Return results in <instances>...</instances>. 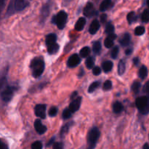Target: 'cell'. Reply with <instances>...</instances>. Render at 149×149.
Wrapping results in <instances>:
<instances>
[{
  "mask_svg": "<svg viewBox=\"0 0 149 149\" xmlns=\"http://www.w3.org/2000/svg\"><path fill=\"white\" fill-rule=\"evenodd\" d=\"M30 67L32 71V76L34 78H39L45 71V64L42 58H35L31 62Z\"/></svg>",
  "mask_w": 149,
  "mask_h": 149,
  "instance_id": "obj_1",
  "label": "cell"
},
{
  "mask_svg": "<svg viewBox=\"0 0 149 149\" xmlns=\"http://www.w3.org/2000/svg\"><path fill=\"white\" fill-rule=\"evenodd\" d=\"M100 136V132L98 128L96 127H94L89 131L88 135H87V143H88L87 149H94L95 148Z\"/></svg>",
  "mask_w": 149,
  "mask_h": 149,
  "instance_id": "obj_2",
  "label": "cell"
},
{
  "mask_svg": "<svg viewBox=\"0 0 149 149\" xmlns=\"http://www.w3.org/2000/svg\"><path fill=\"white\" fill-rule=\"evenodd\" d=\"M67 19H68V14L65 11L62 10V11H60L56 15L53 16L52 22L56 24L58 29L62 30L65 28V24L67 23Z\"/></svg>",
  "mask_w": 149,
  "mask_h": 149,
  "instance_id": "obj_3",
  "label": "cell"
},
{
  "mask_svg": "<svg viewBox=\"0 0 149 149\" xmlns=\"http://www.w3.org/2000/svg\"><path fill=\"white\" fill-rule=\"evenodd\" d=\"M135 105L142 114H148L149 112V104L148 96H141L135 100Z\"/></svg>",
  "mask_w": 149,
  "mask_h": 149,
  "instance_id": "obj_4",
  "label": "cell"
},
{
  "mask_svg": "<svg viewBox=\"0 0 149 149\" xmlns=\"http://www.w3.org/2000/svg\"><path fill=\"white\" fill-rule=\"evenodd\" d=\"M15 91V87L9 86L7 87L1 93V97L3 101L10 102L14 95V93Z\"/></svg>",
  "mask_w": 149,
  "mask_h": 149,
  "instance_id": "obj_5",
  "label": "cell"
},
{
  "mask_svg": "<svg viewBox=\"0 0 149 149\" xmlns=\"http://www.w3.org/2000/svg\"><path fill=\"white\" fill-rule=\"evenodd\" d=\"M84 16L87 17H93V16L97 15V11L95 8L94 4L92 2H88L84 7V10H83Z\"/></svg>",
  "mask_w": 149,
  "mask_h": 149,
  "instance_id": "obj_6",
  "label": "cell"
},
{
  "mask_svg": "<svg viewBox=\"0 0 149 149\" xmlns=\"http://www.w3.org/2000/svg\"><path fill=\"white\" fill-rule=\"evenodd\" d=\"M50 8L51 2H49V1L47 4H44L40 13V23H44L46 20V19L47 18L49 15V12H50Z\"/></svg>",
  "mask_w": 149,
  "mask_h": 149,
  "instance_id": "obj_7",
  "label": "cell"
},
{
  "mask_svg": "<svg viewBox=\"0 0 149 149\" xmlns=\"http://www.w3.org/2000/svg\"><path fill=\"white\" fill-rule=\"evenodd\" d=\"M13 5L15 12L22 11L29 5V2L24 0H15V1H13Z\"/></svg>",
  "mask_w": 149,
  "mask_h": 149,
  "instance_id": "obj_8",
  "label": "cell"
},
{
  "mask_svg": "<svg viewBox=\"0 0 149 149\" xmlns=\"http://www.w3.org/2000/svg\"><path fill=\"white\" fill-rule=\"evenodd\" d=\"M81 63V58H79L78 54H74L69 57L67 61V65L69 68H75L79 65Z\"/></svg>",
  "mask_w": 149,
  "mask_h": 149,
  "instance_id": "obj_9",
  "label": "cell"
},
{
  "mask_svg": "<svg viewBox=\"0 0 149 149\" xmlns=\"http://www.w3.org/2000/svg\"><path fill=\"white\" fill-rule=\"evenodd\" d=\"M46 105L45 104H37L35 106L34 112L36 116L41 119L46 118Z\"/></svg>",
  "mask_w": 149,
  "mask_h": 149,
  "instance_id": "obj_10",
  "label": "cell"
},
{
  "mask_svg": "<svg viewBox=\"0 0 149 149\" xmlns=\"http://www.w3.org/2000/svg\"><path fill=\"white\" fill-rule=\"evenodd\" d=\"M81 97H78L77 98L74 99V100L71 101V103H70L69 108H68V110L72 113H75L79 109L80 106H81Z\"/></svg>",
  "mask_w": 149,
  "mask_h": 149,
  "instance_id": "obj_11",
  "label": "cell"
},
{
  "mask_svg": "<svg viewBox=\"0 0 149 149\" xmlns=\"http://www.w3.org/2000/svg\"><path fill=\"white\" fill-rule=\"evenodd\" d=\"M34 128L38 134L42 135L47 132V127L42 123L40 119H36L34 122Z\"/></svg>",
  "mask_w": 149,
  "mask_h": 149,
  "instance_id": "obj_12",
  "label": "cell"
},
{
  "mask_svg": "<svg viewBox=\"0 0 149 149\" xmlns=\"http://www.w3.org/2000/svg\"><path fill=\"white\" fill-rule=\"evenodd\" d=\"M100 24L99 23L98 20L97 19H95L93 22L90 24V28H89V32H90V34L94 35L98 31V30L100 29Z\"/></svg>",
  "mask_w": 149,
  "mask_h": 149,
  "instance_id": "obj_13",
  "label": "cell"
},
{
  "mask_svg": "<svg viewBox=\"0 0 149 149\" xmlns=\"http://www.w3.org/2000/svg\"><path fill=\"white\" fill-rule=\"evenodd\" d=\"M131 41V36L129 33H126L124 34V36L119 40V44L122 47H127L129 45Z\"/></svg>",
  "mask_w": 149,
  "mask_h": 149,
  "instance_id": "obj_14",
  "label": "cell"
},
{
  "mask_svg": "<svg viewBox=\"0 0 149 149\" xmlns=\"http://www.w3.org/2000/svg\"><path fill=\"white\" fill-rule=\"evenodd\" d=\"M86 19L85 17H79L75 24V29L78 31H81L84 29V26L86 25Z\"/></svg>",
  "mask_w": 149,
  "mask_h": 149,
  "instance_id": "obj_15",
  "label": "cell"
},
{
  "mask_svg": "<svg viewBox=\"0 0 149 149\" xmlns=\"http://www.w3.org/2000/svg\"><path fill=\"white\" fill-rule=\"evenodd\" d=\"M56 40L57 36L55 33H49V34L47 35L46 38H45V43H46L47 47L56 43Z\"/></svg>",
  "mask_w": 149,
  "mask_h": 149,
  "instance_id": "obj_16",
  "label": "cell"
},
{
  "mask_svg": "<svg viewBox=\"0 0 149 149\" xmlns=\"http://www.w3.org/2000/svg\"><path fill=\"white\" fill-rule=\"evenodd\" d=\"M113 5V2L111 0H104L101 2L100 5V11L104 12L109 10Z\"/></svg>",
  "mask_w": 149,
  "mask_h": 149,
  "instance_id": "obj_17",
  "label": "cell"
},
{
  "mask_svg": "<svg viewBox=\"0 0 149 149\" xmlns=\"http://www.w3.org/2000/svg\"><path fill=\"white\" fill-rule=\"evenodd\" d=\"M72 125H73V122H68V123L64 125L63 126L61 127V132H60V136H61V138H64V137H65V135H66V134L68 132V131H69L70 127H71Z\"/></svg>",
  "mask_w": 149,
  "mask_h": 149,
  "instance_id": "obj_18",
  "label": "cell"
},
{
  "mask_svg": "<svg viewBox=\"0 0 149 149\" xmlns=\"http://www.w3.org/2000/svg\"><path fill=\"white\" fill-rule=\"evenodd\" d=\"M126 71V62L124 59H121L118 64V74L119 76H122Z\"/></svg>",
  "mask_w": 149,
  "mask_h": 149,
  "instance_id": "obj_19",
  "label": "cell"
},
{
  "mask_svg": "<svg viewBox=\"0 0 149 149\" xmlns=\"http://www.w3.org/2000/svg\"><path fill=\"white\" fill-rule=\"evenodd\" d=\"M113 63L111 61H106L102 63V68H103V71L105 73L110 72L112 68H113Z\"/></svg>",
  "mask_w": 149,
  "mask_h": 149,
  "instance_id": "obj_20",
  "label": "cell"
},
{
  "mask_svg": "<svg viewBox=\"0 0 149 149\" xmlns=\"http://www.w3.org/2000/svg\"><path fill=\"white\" fill-rule=\"evenodd\" d=\"M59 49L60 46L57 43L47 46V52L49 55H55V54H56L58 52V50H59Z\"/></svg>",
  "mask_w": 149,
  "mask_h": 149,
  "instance_id": "obj_21",
  "label": "cell"
},
{
  "mask_svg": "<svg viewBox=\"0 0 149 149\" xmlns=\"http://www.w3.org/2000/svg\"><path fill=\"white\" fill-rule=\"evenodd\" d=\"M124 109V106L122 103L119 101L114 102L113 104V111L115 113H122Z\"/></svg>",
  "mask_w": 149,
  "mask_h": 149,
  "instance_id": "obj_22",
  "label": "cell"
},
{
  "mask_svg": "<svg viewBox=\"0 0 149 149\" xmlns=\"http://www.w3.org/2000/svg\"><path fill=\"white\" fill-rule=\"evenodd\" d=\"M138 76L141 79H145L148 76V68L146 65H142L138 71Z\"/></svg>",
  "mask_w": 149,
  "mask_h": 149,
  "instance_id": "obj_23",
  "label": "cell"
},
{
  "mask_svg": "<svg viewBox=\"0 0 149 149\" xmlns=\"http://www.w3.org/2000/svg\"><path fill=\"white\" fill-rule=\"evenodd\" d=\"M101 49L102 45L100 42H95L93 43V50L95 54H96V55H100V52H101Z\"/></svg>",
  "mask_w": 149,
  "mask_h": 149,
  "instance_id": "obj_24",
  "label": "cell"
},
{
  "mask_svg": "<svg viewBox=\"0 0 149 149\" xmlns=\"http://www.w3.org/2000/svg\"><path fill=\"white\" fill-rule=\"evenodd\" d=\"M127 18V21L130 23H135L138 20V15H137L135 12H130V13H128Z\"/></svg>",
  "mask_w": 149,
  "mask_h": 149,
  "instance_id": "obj_25",
  "label": "cell"
},
{
  "mask_svg": "<svg viewBox=\"0 0 149 149\" xmlns=\"http://www.w3.org/2000/svg\"><path fill=\"white\" fill-rule=\"evenodd\" d=\"M141 84L139 81H134L133 84L131 86V90H132L135 94H138L140 91V89H141Z\"/></svg>",
  "mask_w": 149,
  "mask_h": 149,
  "instance_id": "obj_26",
  "label": "cell"
},
{
  "mask_svg": "<svg viewBox=\"0 0 149 149\" xmlns=\"http://www.w3.org/2000/svg\"><path fill=\"white\" fill-rule=\"evenodd\" d=\"M100 86V81H94V82L92 83V84L90 85V87H89L88 93H93V92H94L95 90H97Z\"/></svg>",
  "mask_w": 149,
  "mask_h": 149,
  "instance_id": "obj_27",
  "label": "cell"
},
{
  "mask_svg": "<svg viewBox=\"0 0 149 149\" xmlns=\"http://www.w3.org/2000/svg\"><path fill=\"white\" fill-rule=\"evenodd\" d=\"M90 53V48L89 47H84L80 50L79 54L81 58H87Z\"/></svg>",
  "mask_w": 149,
  "mask_h": 149,
  "instance_id": "obj_28",
  "label": "cell"
},
{
  "mask_svg": "<svg viewBox=\"0 0 149 149\" xmlns=\"http://www.w3.org/2000/svg\"><path fill=\"white\" fill-rule=\"evenodd\" d=\"M114 30H115L114 26H113V24H111V23H109L106 25L105 32H106V33L109 36V35L114 33Z\"/></svg>",
  "mask_w": 149,
  "mask_h": 149,
  "instance_id": "obj_29",
  "label": "cell"
},
{
  "mask_svg": "<svg viewBox=\"0 0 149 149\" xmlns=\"http://www.w3.org/2000/svg\"><path fill=\"white\" fill-rule=\"evenodd\" d=\"M86 66L88 69H91V68H93L95 64V59L93 58V57H89V58H87L86 60Z\"/></svg>",
  "mask_w": 149,
  "mask_h": 149,
  "instance_id": "obj_30",
  "label": "cell"
},
{
  "mask_svg": "<svg viewBox=\"0 0 149 149\" xmlns=\"http://www.w3.org/2000/svg\"><path fill=\"white\" fill-rule=\"evenodd\" d=\"M141 20L143 23H148L149 21V12L148 9H146L143 12L142 15H141Z\"/></svg>",
  "mask_w": 149,
  "mask_h": 149,
  "instance_id": "obj_31",
  "label": "cell"
},
{
  "mask_svg": "<svg viewBox=\"0 0 149 149\" xmlns=\"http://www.w3.org/2000/svg\"><path fill=\"white\" fill-rule=\"evenodd\" d=\"M145 31H146L145 28L142 26H140L135 28V34L136 35V36H141V35H143L144 33H145Z\"/></svg>",
  "mask_w": 149,
  "mask_h": 149,
  "instance_id": "obj_32",
  "label": "cell"
},
{
  "mask_svg": "<svg viewBox=\"0 0 149 149\" xmlns=\"http://www.w3.org/2000/svg\"><path fill=\"white\" fill-rule=\"evenodd\" d=\"M112 89V82L110 80H107L103 83V90L104 91H109V90Z\"/></svg>",
  "mask_w": 149,
  "mask_h": 149,
  "instance_id": "obj_33",
  "label": "cell"
},
{
  "mask_svg": "<svg viewBox=\"0 0 149 149\" xmlns=\"http://www.w3.org/2000/svg\"><path fill=\"white\" fill-rule=\"evenodd\" d=\"M119 47L115 46L111 50V58H113V59H116V58H117V57H118V55H119Z\"/></svg>",
  "mask_w": 149,
  "mask_h": 149,
  "instance_id": "obj_34",
  "label": "cell"
},
{
  "mask_svg": "<svg viewBox=\"0 0 149 149\" xmlns=\"http://www.w3.org/2000/svg\"><path fill=\"white\" fill-rule=\"evenodd\" d=\"M71 116V112L68 110V109H65V110L63 111L62 114V118L64 120H66V119H70Z\"/></svg>",
  "mask_w": 149,
  "mask_h": 149,
  "instance_id": "obj_35",
  "label": "cell"
},
{
  "mask_svg": "<svg viewBox=\"0 0 149 149\" xmlns=\"http://www.w3.org/2000/svg\"><path fill=\"white\" fill-rule=\"evenodd\" d=\"M104 46L106 48H111L113 46V40L110 39L109 37H107L104 41Z\"/></svg>",
  "mask_w": 149,
  "mask_h": 149,
  "instance_id": "obj_36",
  "label": "cell"
},
{
  "mask_svg": "<svg viewBox=\"0 0 149 149\" xmlns=\"http://www.w3.org/2000/svg\"><path fill=\"white\" fill-rule=\"evenodd\" d=\"M43 148V145L41 141H35L32 143L31 145V149H42Z\"/></svg>",
  "mask_w": 149,
  "mask_h": 149,
  "instance_id": "obj_37",
  "label": "cell"
},
{
  "mask_svg": "<svg viewBox=\"0 0 149 149\" xmlns=\"http://www.w3.org/2000/svg\"><path fill=\"white\" fill-rule=\"evenodd\" d=\"M58 109L55 106H52L49 109V115L52 117H54V116H56L58 114Z\"/></svg>",
  "mask_w": 149,
  "mask_h": 149,
  "instance_id": "obj_38",
  "label": "cell"
},
{
  "mask_svg": "<svg viewBox=\"0 0 149 149\" xmlns=\"http://www.w3.org/2000/svg\"><path fill=\"white\" fill-rule=\"evenodd\" d=\"M64 146L62 142H55L52 146V149H63Z\"/></svg>",
  "mask_w": 149,
  "mask_h": 149,
  "instance_id": "obj_39",
  "label": "cell"
},
{
  "mask_svg": "<svg viewBox=\"0 0 149 149\" xmlns=\"http://www.w3.org/2000/svg\"><path fill=\"white\" fill-rule=\"evenodd\" d=\"M101 68L98 66H95L93 68V74L95 76H98L101 74Z\"/></svg>",
  "mask_w": 149,
  "mask_h": 149,
  "instance_id": "obj_40",
  "label": "cell"
},
{
  "mask_svg": "<svg viewBox=\"0 0 149 149\" xmlns=\"http://www.w3.org/2000/svg\"><path fill=\"white\" fill-rule=\"evenodd\" d=\"M6 1L4 0H0V18H1V13H2L3 10H4V7H5Z\"/></svg>",
  "mask_w": 149,
  "mask_h": 149,
  "instance_id": "obj_41",
  "label": "cell"
},
{
  "mask_svg": "<svg viewBox=\"0 0 149 149\" xmlns=\"http://www.w3.org/2000/svg\"><path fill=\"white\" fill-rule=\"evenodd\" d=\"M6 82H7V79H6V77H2V78L0 79V91L2 90L4 86L5 85Z\"/></svg>",
  "mask_w": 149,
  "mask_h": 149,
  "instance_id": "obj_42",
  "label": "cell"
},
{
  "mask_svg": "<svg viewBox=\"0 0 149 149\" xmlns=\"http://www.w3.org/2000/svg\"><path fill=\"white\" fill-rule=\"evenodd\" d=\"M0 149H9L8 146L1 139H0Z\"/></svg>",
  "mask_w": 149,
  "mask_h": 149,
  "instance_id": "obj_43",
  "label": "cell"
},
{
  "mask_svg": "<svg viewBox=\"0 0 149 149\" xmlns=\"http://www.w3.org/2000/svg\"><path fill=\"white\" fill-rule=\"evenodd\" d=\"M106 19H107V15L106 14H103L100 17V20L103 23H105L106 21Z\"/></svg>",
  "mask_w": 149,
  "mask_h": 149,
  "instance_id": "obj_44",
  "label": "cell"
},
{
  "mask_svg": "<svg viewBox=\"0 0 149 149\" xmlns=\"http://www.w3.org/2000/svg\"><path fill=\"white\" fill-rule=\"evenodd\" d=\"M132 51H133L132 48H127V49L125 50V54H126L127 55H130L132 53Z\"/></svg>",
  "mask_w": 149,
  "mask_h": 149,
  "instance_id": "obj_45",
  "label": "cell"
},
{
  "mask_svg": "<svg viewBox=\"0 0 149 149\" xmlns=\"http://www.w3.org/2000/svg\"><path fill=\"white\" fill-rule=\"evenodd\" d=\"M139 63H140V60L138 58H135L133 59V63L134 65H135V66H137V65H139Z\"/></svg>",
  "mask_w": 149,
  "mask_h": 149,
  "instance_id": "obj_46",
  "label": "cell"
},
{
  "mask_svg": "<svg viewBox=\"0 0 149 149\" xmlns=\"http://www.w3.org/2000/svg\"><path fill=\"white\" fill-rule=\"evenodd\" d=\"M54 141H55V138H51L50 140H49V142L47 143V147H49V146H51V145H52V143H54Z\"/></svg>",
  "mask_w": 149,
  "mask_h": 149,
  "instance_id": "obj_47",
  "label": "cell"
},
{
  "mask_svg": "<svg viewBox=\"0 0 149 149\" xmlns=\"http://www.w3.org/2000/svg\"><path fill=\"white\" fill-rule=\"evenodd\" d=\"M143 91L145 92L146 93H148V82H147L146 84H145V86H144Z\"/></svg>",
  "mask_w": 149,
  "mask_h": 149,
  "instance_id": "obj_48",
  "label": "cell"
},
{
  "mask_svg": "<svg viewBox=\"0 0 149 149\" xmlns=\"http://www.w3.org/2000/svg\"><path fill=\"white\" fill-rule=\"evenodd\" d=\"M84 70H83V68H81V70H80V73L79 74V77H83V76H84Z\"/></svg>",
  "mask_w": 149,
  "mask_h": 149,
  "instance_id": "obj_49",
  "label": "cell"
},
{
  "mask_svg": "<svg viewBox=\"0 0 149 149\" xmlns=\"http://www.w3.org/2000/svg\"><path fill=\"white\" fill-rule=\"evenodd\" d=\"M77 95V92H74V93H73L72 95H71V99H72V100H74V99H75V97H76V95Z\"/></svg>",
  "mask_w": 149,
  "mask_h": 149,
  "instance_id": "obj_50",
  "label": "cell"
},
{
  "mask_svg": "<svg viewBox=\"0 0 149 149\" xmlns=\"http://www.w3.org/2000/svg\"><path fill=\"white\" fill-rule=\"evenodd\" d=\"M143 149H149V146L148 143H146L145 145L143 146Z\"/></svg>",
  "mask_w": 149,
  "mask_h": 149,
  "instance_id": "obj_51",
  "label": "cell"
},
{
  "mask_svg": "<svg viewBox=\"0 0 149 149\" xmlns=\"http://www.w3.org/2000/svg\"><path fill=\"white\" fill-rule=\"evenodd\" d=\"M81 149H82V148H81Z\"/></svg>",
  "mask_w": 149,
  "mask_h": 149,
  "instance_id": "obj_52",
  "label": "cell"
}]
</instances>
